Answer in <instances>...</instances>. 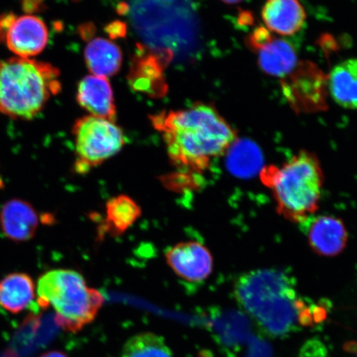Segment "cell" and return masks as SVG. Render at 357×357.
Wrapping results in <instances>:
<instances>
[{
	"label": "cell",
	"mask_w": 357,
	"mask_h": 357,
	"mask_svg": "<svg viewBox=\"0 0 357 357\" xmlns=\"http://www.w3.org/2000/svg\"><path fill=\"white\" fill-rule=\"evenodd\" d=\"M162 133L169 160L178 168L204 172L238 139L233 127L212 105L196 102L185 109L150 117Z\"/></svg>",
	"instance_id": "6da1fadb"
},
{
	"label": "cell",
	"mask_w": 357,
	"mask_h": 357,
	"mask_svg": "<svg viewBox=\"0 0 357 357\" xmlns=\"http://www.w3.org/2000/svg\"><path fill=\"white\" fill-rule=\"evenodd\" d=\"M239 305L265 331L282 336L298 321V298L293 279L275 269H259L239 276L234 287Z\"/></svg>",
	"instance_id": "7a4b0ae2"
},
{
	"label": "cell",
	"mask_w": 357,
	"mask_h": 357,
	"mask_svg": "<svg viewBox=\"0 0 357 357\" xmlns=\"http://www.w3.org/2000/svg\"><path fill=\"white\" fill-rule=\"evenodd\" d=\"M261 180L271 190L278 212L285 220L303 225L318 211L324 176L314 153L303 150L281 167H263Z\"/></svg>",
	"instance_id": "3957f363"
},
{
	"label": "cell",
	"mask_w": 357,
	"mask_h": 357,
	"mask_svg": "<svg viewBox=\"0 0 357 357\" xmlns=\"http://www.w3.org/2000/svg\"><path fill=\"white\" fill-rule=\"evenodd\" d=\"M61 89L60 70L47 62L17 56L0 61V114L33 119Z\"/></svg>",
	"instance_id": "277c9868"
},
{
	"label": "cell",
	"mask_w": 357,
	"mask_h": 357,
	"mask_svg": "<svg viewBox=\"0 0 357 357\" xmlns=\"http://www.w3.org/2000/svg\"><path fill=\"white\" fill-rule=\"evenodd\" d=\"M36 291L39 309L52 306L55 322L66 332L78 333L93 322L105 303L102 294L88 287L79 272L56 269L40 276Z\"/></svg>",
	"instance_id": "5b68a950"
},
{
	"label": "cell",
	"mask_w": 357,
	"mask_h": 357,
	"mask_svg": "<svg viewBox=\"0 0 357 357\" xmlns=\"http://www.w3.org/2000/svg\"><path fill=\"white\" fill-rule=\"evenodd\" d=\"M74 169L86 174L118 154L126 144L123 129L109 120L84 116L74 123Z\"/></svg>",
	"instance_id": "8992f818"
},
{
	"label": "cell",
	"mask_w": 357,
	"mask_h": 357,
	"mask_svg": "<svg viewBox=\"0 0 357 357\" xmlns=\"http://www.w3.org/2000/svg\"><path fill=\"white\" fill-rule=\"evenodd\" d=\"M48 38L47 26L39 17L15 15L8 26L3 43L17 57L32 58L46 48Z\"/></svg>",
	"instance_id": "52a82bcc"
},
{
	"label": "cell",
	"mask_w": 357,
	"mask_h": 357,
	"mask_svg": "<svg viewBox=\"0 0 357 357\" xmlns=\"http://www.w3.org/2000/svg\"><path fill=\"white\" fill-rule=\"evenodd\" d=\"M166 261L178 278L189 282H201L213 271L211 252L205 245L195 241L178 243L167 249Z\"/></svg>",
	"instance_id": "ba28073f"
},
{
	"label": "cell",
	"mask_w": 357,
	"mask_h": 357,
	"mask_svg": "<svg viewBox=\"0 0 357 357\" xmlns=\"http://www.w3.org/2000/svg\"><path fill=\"white\" fill-rule=\"evenodd\" d=\"M39 215L26 201L13 199L0 209V230L15 242L32 239L39 227Z\"/></svg>",
	"instance_id": "9c48e42d"
},
{
	"label": "cell",
	"mask_w": 357,
	"mask_h": 357,
	"mask_svg": "<svg viewBox=\"0 0 357 357\" xmlns=\"http://www.w3.org/2000/svg\"><path fill=\"white\" fill-rule=\"evenodd\" d=\"M77 100L82 108L96 118L115 122L117 118L114 93L109 80L87 75L78 84Z\"/></svg>",
	"instance_id": "30bf717a"
},
{
	"label": "cell",
	"mask_w": 357,
	"mask_h": 357,
	"mask_svg": "<svg viewBox=\"0 0 357 357\" xmlns=\"http://www.w3.org/2000/svg\"><path fill=\"white\" fill-rule=\"evenodd\" d=\"M307 241L314 252L322 257H336L346 248L348 239L344 223L333 216H319L310 222Z\"/></svg>",
	"instance_id": "8fae6325"
},
{
	"label": "cell",
	"mask_w": 357,
	"mask_h": 357,
	"mask_svg": "<svg viewBox=\"0 0 357 357\" xmlns=\"http://www.w3.org/2000/svg\"><path fill=\"white\" fill-rule=\"evenodd\" d=\"M258 65L265 73L275 77H288L298 65L296 50L284 39L269 37L257 45Z\"/></svg>",
	"instance_id": "7c38bea8"
},
{
	"label": "cell",
	"mask_w": 357,
	"mask_h": 357,
	"mask_svg": "<svg viewBox=\"0 0 357 357\" xmlns=\"http://www.w3.org/2000/svg\"><path fill=\"white\" fill-rule=\"evenodd\" d=\"M262 19L272 32L284 36L296 34L305 22V12L298 0H268Z\"/></svg>",
	"instance_id": "4fadbf2b"
},
{
	"label": "cell",
	"mask_w": 357,
	"mask_h": 357,
	"mask_svg": "<svg viewBox=\"0 0 357 357\" xmlns=\"http://www.w3.org/2000/svg\"><path fill=\"white\" fill-rule=\"evenodd\" d=\"M36 285L30 275L21 272L8 274L0 280V307L12 314H20L35 303Z\"/></svg>",
	"instance_id": "5bb4252c"
},
{
	"label": "cell",
	"mask_w": 357,
	"mask_h": 357,
	"mask_svg": "<svg viewBox=\"0 0 357 357\" xmlns=\"http://www.w3.org/2000/svg\"><path fill=\"white\" fill-rule=\"evenodd\" d=\"M128 79L135 91L151 97L162 96L167 91L162 65L156 55H138L133 61Z\"/></svg>",
	"instance_id": "9a60e30c"
},
{
	"label": "cell",
	"mask_w": 357,
	"mask_h": 357,
	"mask_svg": "<svg viewBox=\"0 0 357 357\" xmlns=\"http://www.w3.org/2000/svg\"><path fill=\"white\" fill-rule=\"evenodd\" d=\"M333 100L342 108L357 109V58L335 66L328 79Z\"/></svg>",
	"instance_id": "2e32d148"
},
{
	"label": "cell",
	"mask_w": 357,
	"mask_h": 357,
	"mask_svg": "<svg viewBox=\"0 0 357 357\" xmlns=\"http://www.w3.org/2000/svg\"><path fill=\"white\" fill-rule=\"evenodd\" d=\"M89 71L101 77H109L121 68L123 56L118 45L102 38H93L84 50Z\"/></svg>",
	"instance_id": "e0dca14e"
},
{
	"label": "cell",
	"mask_w": 357,
	"mask_h": 357,
	"mask_svg": "<svg viewBox=\"0 0 357 357\" xmlns=\"http://www.w3.org/2000/svg\"><path fill=\"white\" fill-rule=\"evenodd\" d=\"M226 166L236 177L248 178L261 171L263 155L260 147L248 139H236L226 153Z\"/></svg>",
	"instance_id": "ac0fdd59"
},
{
	"label": "cell",
	"mask_w": 357,
	"mask_h": 357,
	"mask_svg": "<svg viewBox=\"0 0 357 357\" xmlns=\"http://www.w3.org/2000/svg\"><path fill=\"white\" fill-rule=\"evenodd\" d=\"M142 215V209L135 200L128 195H120L106 204V231L112 235H121L136 222Z\"/></svg>",
	"instance_id": "d6986e66"
},
{
	"label": "cell",
	"mask_w": 357,
	"mask_h": 357,
	"mask_svg": "<svg viewBox=\"0 0 357 357\" xmlns=\"http://www.w3.org/2000/svg\"><path fill=\"white\" fill-rule=\"evenodd\" d=\"M120 357H173L172 350L162 337L142 333L129 338Z\"/></svg>",
	"instance_id": "ffe728a7"
},
{
	"label": "cell",
	"mask_w": 357,
	"mask_h": 357,
	"mask_svg": "<svg viewBox=\"0 0 357 357\" xmlns=\"http://www.w3.org/2000/svg\"><path fill=\"white\" fill-rule=\"evenodd\" d=\"M15 16V13H12L0 15V43H3L4 36H6L8 26L10 25Z\"/></svg>",
	"instance_id": "44dd1931"
},
{
	"label": "cell",
	"mask_w": 357,
	"mask_h": 357,
	"mask_svg": "<svg viewBox=\"0 0 357 357\" xmlns=\"http://www.w3.org/2000/svg\"><path fill=\"white\" fill-rule=\"evenodd\" d=\"M40 357H68L67 356L64 352L59 351H47L46 354H43Z\"/></svg>",
	"instance_id": "7402d4cb"
},
{
	"label": "cell",
	"mask_w": 357,
	"mask_h": 357,
	"mask_svg": "<svg viewBox=\"0 0 357 357\" xmlns=\"http://www.w3.org/2000/svg\"><path fill=\"white\" fill-rule=\"evenodd\" d=\"M222 2L229 4L238 3L244 1V0H222Z\"/></svg>",
	"instance_id": "603a6c76"
},
{
	"label": "cell",
	"mask_w": 357,
	"mask_h": 357,
	"mask_svg": "<svg viewBox=\"0 0 357 357\" xmlns=\"http://www.w3.org/2000/svg\"><path fill=\"white\" fill-rule=\"evenodd\" d=\"M163 1L171 2V1H175V0H163Z\"/></svg>",
	"instance_id": "cb8c5ba5"
}]
</instances>
